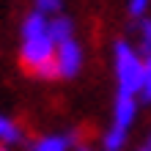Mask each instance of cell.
<instances>
[{"mask_svg":"<svg viewBox=\"0 0 151 151\" xmlns=\"http://www.w3.org/2000/svg\"><path fill=\"white\" fill-rule=\"evenodd\" d=\"M19 60L33 77L55 80V41L50 33V17L30 11L19 25Z\"/></svg>","mask_w":151,"mask_h":151,"instance_id":"cell-1","label":"cell"},{"mask_svg":"<svg viewBox=\"0 0 151 151\" xmlns=\"http://www.w3.org/2000/svg\"><path fill=\"white\" fill-rule=\"evenodd\" d=\"M113 72H115V93L140 99L143 88V55L135 50V44L118 39L113 44Z\"/></svg>","mask_w":151,"mask_h":151,"instance_id":"cell-2","label":"cell"},{"mask_svg":"<svg viewBox=\"0 0 151 151\" xmlns=\"http://www.w3.org/2000/svg\"><path fill=\"white\" fill-rule=\"evenodd\" d=\"M85 66L83 44L74 39H66L55 47V80H74Z\"/></svg>","mask_w":151,"mask_h":151,"instance_id":"cell-3","label":"cell"},{"mask_svg":"<svg viewBox=\"0 0 151 151\" xmlns=\"http://www.w3.org/2000/svg\"><path fill=\"white\" fill-rule=\"evenodd\" d=\"M77 143H80L77 129H66V132H50V135H41L36 140H28L25 148L28 151H74Z\"/></svg>","mask_w":151,"mask_h":151,"instance_id":"cell-4","label":"cell"},{"mask_svg":"<svg viewBox=\"0 0 151 151\" xmlns=\"http://www.w3.org/2000/svg\"><path fill=\"white\" fill-rule=\"evenodd\" d=\"M135 121H137V99H135V96H121V93H115L110 127H113V129H121V132H127V135H129V129L135 127Z\"/></svg>","mask_w":151,"mask_h":151,"instance_id":"cell-5","label":"cell"},{"mask_svg":"<svg viewBox=\"0 0 151 151\" xmlns=\"http://www.w3.org/2000/svg\"><path fill=\"white\" fill-rule=\"evenodd\" d=\"M28 137H25V129L17 124L11 115L0 113V146L6 148H17V146H25Z\"/></svg>","mask_w":151,"mask_h":151,"instance_id":"cell-6","label":"cell"},{"mask_svg":"<svg viewBox=\"0 0 151 151\" xmlns=\"http://www.w3.org/2000/svg\"><path fill=\"white\" fill-rule=\"evenodd\" d=\"M50 33H52L55 47H58L60 41H66V39H74L77 36V33H74V19H72V17H66V14L50 17Z\"/></svg>","mask_w":151,"mask_h":151,"instance_id":"cell-7","label":"cell"},{"mask_svg":"<svg viewBox=\"0 0 151 151\" xmlns=\"http://www.w3.org/2000/svg\"><path fill=\"white\" fill-rule=\"evenodd\" d=\"M135 28H137V52L140 55H151V17H140L135 19Z\"/></svg>","mask_w":151,"mask_h":151,"instance_id":"cell-8","label":"cell"},{"mask_svg":"<svg viewBox=\"0 0 151 151\" xmlns=\"http://www.w3.org/2000/svg\"><path fill=\"white\" fill-rule=\"evenodd\" d=\"M33 11H39L41 17L63 14V0H33Z\"/></svg>","mask_w":151,"mask_h":151,"instance_id":"cell-9","label":"cell"},{"mask_svg":"<svg viewBox=\"0 0 151 151\" xmlns=\"http://www.w3.org/2000/svg\"><path fill=\"white\" fill-rule=\"evenodd\" d=\"M140 99L151 104V55L143 58V88H140Z\"/></svg>","mask_w":151,"mask_h":151,"instance_id":"cell-10","label":"cell"},{"mask_svg":"<svg viewBox=\"0 0 151 151\" xmlns=\"http://www.w3.org/2000/svg\"><path fill=\"white\" fill-rule=\"evenodd\" d=\"M148 6H151V0H129L127 3V14L132 17V19H140V17H146Z\"/></svg>","mask_w":151,"mask_h":151,"instance_id":"cell-11","label":"cell"},{"mask_svg":"<svg viewBox=\"0 0 151 151\" xmlns=\"http://www.w3.org/2000/svg\"><path fill=\"white\" fill-rule=\"evenodd\" d=\"M74 151H96V148H93V146H88V143H77Z\"/></svg>","mask_w":151,"mask_h":151,"instance_id":"cell-12","label":"cell"},{"mask_svg":"<svg viewBox=\"0 0 151 151\" xmlns=\"http://www.w3.org/2000/svg\"><path fill=\"white\" fill-rule=\"evenodd\" d=\"M137 151H151V148H148V146H140V148H137Z\"/></svg>","mask_w":151,"mask_h":151,"instance_id":"cell-13","label":"cell"},{"mask_svg":"<svg viewBox=\"0 0 151 151\" xmlns=\"http://www.w3.org/2000/svg\"><path fill=\"white\" fill-rule=\"evenodd\" d=\"M0 151H14V148H6V146H0Z\"/></svg>","mask_w":151,"mask_h":151,"instance_id":"cell-14","label":"cell"},{"mask_svg":"<svg viewBox=\"0 0 151 151\" xmlns=\"http://www.w3.org/2000/svg\"><path fill=\"white\" fill-rule=\"evenodd\" d=\"M146 146H148V148H151V137H148V143H146Z\"/></svg>","mask_w":151,"mask_h":151,"instance_id":"cell-15","label":"cell"}]
</instances>
